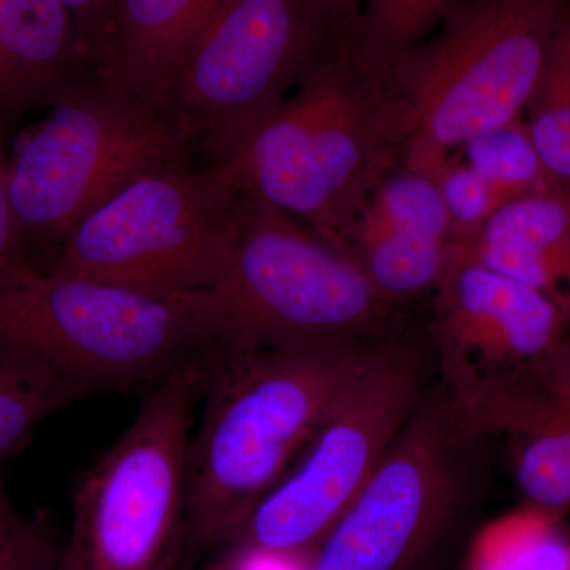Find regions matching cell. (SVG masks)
Here are the masks:
<instances>
[{
  "mask_svg": "<svg viewBox=\"0 0 570 570\" xmlns=\"http://www.w3.org/2000/svg\"><path fill=\"white\" fill-rule=\"evenodd\" d=\"M328 3L332 6V9L335 10L337 17L346 22L348 28H356L362 0H328Z\"/></svg>",
  "mask_w": 570,
  "mask_h": 570,
  "instance_id": "28",
  "label": "cell"
},
{
  "mask_svg": "<svg viewBox=\"0 0 570 570\" xmlns=\"http://www.w3.org/2000/svg\"><path fill=\"white\" fill-rule=\"evenodd\" d=\"M11 134L0 129V287L29 283L40 272L32 264L14 223L9 195Z\"/></svg>",
  "mask_w": 570,
  "mask_h": 570,
  "instance_id": "25",
  "label": "cell"
},
{
  "mask_svg": "<svg viewBox=\"0 0 570 570\" xmlns=\"http://www.w3.org/2000/svg\"><path fill=\"white\" fill-rule=\"evenodd\" d=\"M568 0H464L389 71L403 167L431 176L452 149L523 118L549 69Z\"/></svg>",
  "mask_w": 570,
  "mask_h": 570,
  "instance_id": "3",
  "label": "cell"
},
{
  "mask_svg": "<svg viewBox=\"0 0 570 570\" xmlns=\"http://www.w3.org/2000/svg\"><path fill=\"white\" fill-rule=\"evenodd\" d=\"M431 295L433 366L439 387L456 406L478 400L570 333L546 296L453 247Z\"/></svg>",
  "mask_w": 570,
  "mask_h": 570,
  "instance_id": "12",
  "label": "cell"
},
{
  "mask_svg": "<svg viewBox=\"0 0 570 570\" xmlns=\"http://www.w3.org/2000/svg\"><path fill=\"white\" fill-rule=\"evenodd\" d=\"M50 566L43 532L14 510L0 475V570H48Z\"/></svg>",
  "mask_w": 570,
  "mask_h": 570,
  "instance_id": "24",
  "label": "cell"
},
{
  "mask_svg": "<svg viewBox=\"0 0 570 570\" xmlns=\"http://www.w3.org/2000/svg\"><path fill=\"white\" fill-rule=\"evenodd\" d=\"M195 164L193 141L167 112L96 75L10 153V204L26 253L41 273L70 232L124 186Z\"/></svg>",
  "mask_w": 570,
  "mask_h": 570,
  "instance_id": "5",
  "label": "cell"
},
{
  "mask_svg": "<svg viewBox=\"0 0 570 570\" xmlns=\"http://www.w3.org/2000/svg\"><path fill=\"white\" fill-rule=\"evenodd\" d=\"M96 75L63 0H0V129L13 134Z\"/></svg>",
  "mask_w": 570,
  "mask_h": 570,
  "instance_id": "15",
  "label": "cell"
},
{
  "mask_svg": "<svg viewBox=\"0 0 570 570\" xmlns=\"http://www.w3.org/2000/svg\"><path fill=\"white\" fill-rule=\"evenodd\" d=\"M523 119L551 187L570 195V111L546 77Z\"/></svg>",
  "mask_w": 570,
  "mask_h": 570,
  "instance_id": "22",
  "label": "cell"
},
{
  "mask_svg": "<svg viewBox=\"0 0 570 570\" xmlns=\"http://www.w3.org/2000/svg\"><path fill=\"white\" fill-rule=\"evenodd\" d=\"M430 341L390 333L316 433L245 521L253 551L291 557L318 546L430 392Z\"/></svg>",
  "mask_w": 570,
  "mask_h": 570,
  "instance_id": "9",
  "label": "cell"
},
{
  "mask_svg": "<svg viewBox=\"0 0 570 570\" xmlns=\"http://www.w3.org/2000/svg\"><path fill=\"white\" fill-rule=\"evenodd\" d=\"M208 294L246 351L355 343L397 328L400 305L354 258L249 193Z\"/></svg>",
  "mask_w": 570,
  "mask_h": 570,
  "instance_id": "7",
  "label": "cell"
},
{
  "mask_svg": "<svg viewBox=\"0 0 570 570\" xmlns=\"http://www.w3.org/2000/svg\"><path fill=\"white\" fill-rule=\"evenodd\" d=\"M344 253L396 305L433 294L452 254V220L438 184L396 168L355 217Z\"/></svg>",
  "mask_w": 570,
  "mask_h": 570,
  "instance_id": "14",
  "label": "cell"
},
{
  "mask_svg": "<svg viewBox=\"0 0 570 570\" xmlns=\"http://www.w3.org/2000/svg\"><path fill=\"white\" fill-rule=\"evenodd\" d=\"M245 195L228 164L140 176L85 217L41 273L151 295L208 292L234 243Z\"/></svg>",
  "mask_w": 570,
  "mask_h": 570,
  "instance_id": "8",
  "label": "cell"
},
{
  "mask_svg": "<svg viewBox=\"0 0 570 570\" xmlns=\"http://www.w3.org/2000/svg\"><path fill=\"white\" fill-rule=\"evenodd\" d=\"M403 159L384 85L356 62L352 40L225 164L246 193L344 253L355 217Z\"/></svg>",
  "mask_w": 570,
  "mask_h": 570,
  "instance_id": "2",
  "label": "cell"
},
{
  "mask_svg": "<svg viewBox=\"0 0 570 570\" xmlns=\"http://www.w3.org/2000/svg\"><path fill=\"white\" fill-rule=\"evenodd\" d=\"M456 409L480 442L498 438L508 445L510 471L524 505L558 519L568 515L570 333Z\"/></svg>",
  "mask_w": 570,
  "mask_h": 570,
  "instance_id": "13",
  "label": "cell"
},
{
  "mask_svg": "<svg viewBox=\"0 0 570 570\" xmlns=\"http://www.w3.org/2000/svg\"><path fill=\"white\" fill-rule=\"evenodd\" d=\"M389 335L238 352L214 370L187 459L184 515L198 535L245 523Z\"/></svg>",
  "mask_w": 570,
  "mask_h": 570,
  "instance_id": "1",
  "label": "cell"
},
{
  "mask_svg": "<svg viewBox=\"0 0 570 570\" xmlns=\"http://www.w3.org/2000/svg\"><path fill=\"white\" fill-rule=\"evenodd\" d=\"M564 33H566V39H568V43H569V48H570V0H568V9H566Z\"/></svg>",
  "mask_w": 570,
  "mask_h": 570,
  "instance_id": "29",
  "label": "cell"
},
{
  "mask_svg": "<svg viewBox=\"0 0 570 570\" xmlns=\"http://www.w3.org/2000/svg\"><path fill=\"white\" fill-rule=\"evenodd\" d=\"M220 363H197L160 381L82 475L67 570L159 568L186 512L195 406Z\"/></svg>",
  "mask_w": 570,
  "mask_h": 570,
  "instance_id": "10",
  "label": "cell"
},
{
  "mask_svg": "<svg viewBox=\"0 0 570 570\" xmlns=\"http://www.w3.org/2000/svg\"><path fill=\"white\" fill-rule=\"evenodd\" d=\"M431 179L438 184L452 220V242L471 235L498 209L510 204L508 197L474 168L466 163H455L452 157L438 168Z\"/></svg>",
  "mask_w": 570,
  "mask_h": 570,
  "instance_id": "23",
  "label": "cell"
},
{
  "mask_svg": "<svg viewBox=\"0 0 570 570\" xmlns=\"http://www.w3.org/2000/svg\"><path fill=\"white\" fill-rule=\"evenodd\" d=\"M475 444L459 409L434 385L318 542L311 570L411 569L456 508Z\"/></svg>",
  "mask_w": 570,
  "mask_h": 570,
  "instance_id": "11",
  "label": "cell"
},
{
  "mask_svg": "<svg viewBox=\"0 0 570 570\" xmlns=\"http://www.w3.org/2000/svg\"><path fill=\"white\" fill-rule=\"evenodd\" d=\"M88 396L40 356L0 340V468L41 420Z\"/></svg>",
  "mask_w": 570,
  "mask_h": 570,
  "instance_id": "18",
  "label": "cell"
},
{
  "mask_svg": "<svg viewBox=\"0 0 570 570\" xmlns=\"http://www.w3.org/2000/svg\"><path fill=\"white\" fill-rule=\"evenodd\" d=\"M453 249L534 288L570 328V195L549 189L502 206Z\"/></svg>",
  "mask_w": 570,
  "mask_h": 570,
  "instance_id": "17",
  "label": "cell"
},
{
  "mask_svg": "<svg viewBox=\"0 0 570 570\" xmlns=\"http://www.w3.org/2000/svg\"><path fill=\"white\" fill-rule=\"evenodd\" d=\"M546 81L554 89L568 105L570 111V48L566 39L564 24H562L560 37L554 45L551 55L549 69L546 71Z\"/></svg>",
  "mask_w": 570,
  "mask_h": 570,
  "instance_id": "27",
  "label": "cell"
},
{
  "mask_svg": "<svg viewBox=\"0 0 570 570\" xmlns=\"http://www.w3.org/2000/svg\"><path fill=\"white\" fill-rule=\"evenodd\" d=\"M0 340L28 348L91 396L246 352L208 292L151 295L45 273L0 287Z\"/></svg>",
  "mask_w": 570,
  "mask_h": 570,
  "instance_id": "4",
  "label": "cell"
},
{
  "mask_svg": "<svg viewBox=\"0 0 570 570\" xmlns=\"http://www.w3.org/2000/svg\"><path fill=\"white\" fill-rule=\"evenodd\" d=\"M73 20L82 48L94 66V52L102 33L110 0H63Z\"/></svg>",
  "mask_w": 570,
  "mask_h": 570,
  "instance_id": "26",
  "label": "cell"
},
{
  "mask_svg": "<svg viewBox=\"0 0 570 570\" xmlns=\"http://www.w3.org/2000/svg\"><path fill=\"white\" fill-rule=\"evenodd\" d=\"M354 33L328 0H220L184 56L165 111L200 165L228 163Z\"/></svg>",
  "mask_w": 570,
  "mask_h": 570,
  "instance_id": "6",
  "label": "cell"
},
{
  "mask_svg": "<svg viewBox=\"0 0 570 570\" xmlns=\"http://www.w3.org/2000/svg\"><path fill=\"white\" fill-rule=\"evenodd\" d=\"M219 2L110 0L94 52L97 77L165 111L184 56Z\"/></svg>",
  "mask_w": 570,
  "mask_h": 570,
  "instance_id": "16",
  "label": "cell"
},
{
  "mask_svg": "<svg viewBox=\"0 0 570 570\" xmlns=\"http://www.w3.org/2000/svg\"><path fill=\"white\" fill-rule=\"evenodd\" d=\"M461 149L463 163L504 194L510 204L527 195L553 189L523 118L475 135Z\"/></svg>",
  "mask_w": 570,
  "mask_h": 570,
  "instance_id": "21",
  "label": "cell"
},
{
  "mask_svg": "<svg viewBox=\"0 0 570 570\" xmlns=\"http://www.w3.org/2000/svg\"><path fill=\"white\" fill-rule=\"evenodd\" d=\"M561 520L523 505L480 532L468 570H570V539Z\"/></svg>",
  "mask_w": 570,
  "mask_h": 570,
  "instance_id": "20",
  "label": "cell"
},
{
  "mask_svg": "<svg viewBox=\"0 0 570 570\" xmlns=\"http://www.w3.org/2000/svg\"><path fill=\"white\" fill-rule=\"evenodd\" d=\"M464 0H362L354 55L366 73L384 81L407 52L422 43L431 26Z\"/></svg>",
  "mask_w": 570,
  "mask_h": 570,
  "instance_id": "19",
  "label": "cell"
}]
</instances>
